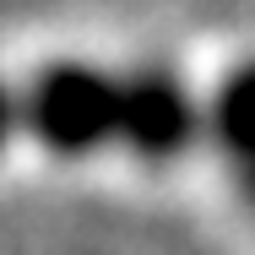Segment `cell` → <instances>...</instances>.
I'll use <instances>...</instances> for the list:
<instances>
[{"label": "cell", "mask_w": 255, "mask_h": 255, "mask_svg": "<svg viewBox=\"0 0 255 255\" xmlns=\"http://www.w3.org/2000/svg\"><path fill=\"white\" fill-rule=\"evenodd\" d=\"M201 130L217 141V152L228 157L234 168H250L255 163V54L239 60L217 82L212 103L201 109Z\"/></svg>", "instance_id": "obj_3"}, {"label": "cell", "mask_w": 255, "mask_h": 255, "mask_svg": "<svg viewBox=\"0 0 255 255\" xmlns=\"http://www.w3.org/2000/svg\"><path fill=\"white\" fill-rule=\"evenodd\" d=\"M11 130H16V93L0 82V147L11 141Z\"/></svg>", "instance_id": "obj_4"}, {"label": "cell", "mask_w": 255, "mask_h": 255, "mask_svg": "<svg viewBox=\"0 0 255 255\" xmlns=\"http://www.w3.org/2000/svg\"><path fill=\"white\" fill-rule=\"evenodd\" d=\"M16 130H27L54 157H93L114 147L120 141V76L87 60L44 65L16 93Z\"/></svg>", "instance_id": "obj_1"}, {"label": "cell", "mask_w": 255, "mask_h": 255, "mask_svg": "<svg viewBox=\"0 0 255 255\" xmlns=\"http://www.w3.org/2000/svg\"><path fill=\"white\" fill-rule=\"evenodd\" d=\"M239 190H245V201H250V212H255V163L239 168Z\"/></svg>", "instance_id": "obj_5"}, {"label": "cell", "mask_w": 255, "mask_h": 255, "mask_svg": "<svg viewBox=\"0 0 255 255\" xmlns=\"http://www.w3.org/2000/svg\"><path fill=\"white\" fill-rule=\"evenodd\" d=\"M201 136V103L168 65H141L120 76V147L141 163H174Z\"/></svg>", "instance_id": "obj_2"}]
</instances>
